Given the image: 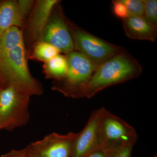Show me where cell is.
Wrapping results in <instances>:
<instances>
[{"instance_id": "cell-1", "label": "cell", "mask_w": 157, "mask_h": 157, "mask_svg": "<svg viewBox=\"0 0 157 157\" xmlns=\"http://www.w3.org/2000/svg\"><path fill=\"white\" fill-rule=\"evenodd\" d=\"M142 68L126 50L97 67L87 81L68 93L66 97L93 98L106 88L138 77Z\"/></svg>"}, {"instance_id": "cell-2", "label": "cell", "mask_w": 157, "mask_h": 157, "mask_svg": "<svg viewBox=\"0 0 157 157\" xmlns=\"http://www.w3.org/2000/svg\"><path fill=\"white\" fill-rule=\"evenodd\" d=\"M24 42L0 53V88L9 86L27 97L40 96L42 85L31 75Z\"/></svg>"}, {"instance_id": "cell-3", "label": "cell", "mask_w": 157, "mask_h": 157, "mask_svg": "<svg viewBox=\"0 0 157 157\" xmlns=\"http://www.w3.org/2000/svg\"><path fill=\"white\" fill-rule=\"evenodd\" d=\"M74 43V48L98 66L125 49L94 36L66 18Z\"/></svg>"}, {"instance_id": "cell-4", "label": "cell", "mask_w": 157, "mask_h": 157, "mask_svg": "<svg viewBox=\"0 0 157 157\" xmlns=\"http://www.w3.org/2000/svg\"><path fill=\"white\" fill-rule=\"evenodd\" d=\"M30 98L11 86L0 89V130L13 131L26 125L30 119Z\"/></svg>"}, {"instance_id": "cell-5", "label": "cell", "mask_w": 157, "mask_h": 157, "mask_svg": "<svg viewBox=\"0 0 157 157\" xmlns=\"http://www.w3.org/2000/svg\"><path fill=\"white\" fill-rule=\"evenodd\" d=\"M66 54L68 63L67 75L59 80H53L52 87V90L61 93L65 97L87 81L98 67L78 51H73Z\"/></svg>"}, {"instance_id": "cell-6", "label": "cell", "mask_w": 157, "mask_h": 157, "mask_svg": "<svg viewBox=\"0 0 157 157\" xmlns=\"http://www.w3.org/2000/svg\"><path fill=\"white\" fill-rule=\"evenodd\" d=\"M78 133L53 132L25 147L28 157H73Z\"/></svg>"}, {"instance_id": "cell-7", "label": "cell", "mask_w": 157, "mask_h": 157, "mask_svg": "<svg viewBox=\"0 0 157 157\" xmlns=\"http://www.w3.org/2000/svg\"><path fill=\"white\" fill-rule=\"evenodd\" d=\"M100 133L103 147L117 146L138 139L133 127L104 107L101 108Z\"/></svg>"}, {"instance_id": "cell-8", "label": "cell", "mask_w": 157, "mask_h": 157, "mask_svg": "<svg viewBox=\"0 0 157 157\" xmlns=\"http://www.w3.org/2000/svg\"><path fill=\"white\" fill-rule=\"evenodd\" d=\"M56 12L49 18L39 41L49 43L60 52L67 54L74 51V43L60 8Z\"/></svg>"}, {"instance_id": "cell-9", "label": "cell", "mask_w": 157, "mask_h": 157, "mask_svg": "<svg viewBox=\"0 0 157 157\" xmlns=\"http://www.w3.org/2000/svg\"><path fill=\"white\" fill-rule=\"evenodd\" d=\"M101 115V108L93 111L85 126L78 132L73 157H85L103 147L100 133Z\"/></svg>"}, {"instance_id": "cell-10", "label": "cell", "mask_w": 157, "mask_h": 157, "mask_svg": "<svg viewBox=\"0 0 157 157\" xmlns=\"http://www.w3.org/2000/svg\"><path fill=\"white\" fill-rule=\"evenodd\" d=\"M58 2L57 0L37 1L26 32L29 46H35L39 42L54 7Z\"/></svg>"}, {"instance_id": "cell-11", "label": "cell", "mask_w": 157, "mask_h": 157, "mask_svg": "<svg viewBox=\"0 0 157 157\" xmlns=\"http://www.w3.org/2000/svg\"><path fill=\"white\" fill-rule=\"evenodd\" d=\"M126 36L132 39L148 40L155 42L157 29L149 23L143 17L130 15L122 19Z\"/></svg>"}, {"instance_id": "cell-12", "label": "cell", "mask_w": 157, "mask_h": 157, "mask_svg": "<svg viewBox=\"0 0 157 157\" xmlns=\"http://www.w3.org/2000/svg\"><path fill=\"white\" fill-rule=\"evenodd\" d=\"M24 20L20 14L17 1H0V36L12 27H23Z\"/></svg>"}, {"instance_id": "cell-13", "label": "cell", "mask_w": 157, "mask_h": 157, "mask_svg": "<svg viewBox=\"0 0 157 157\" xmlns=\"http://www.w3.org/2000/svg\"><path fill=\"white\" fill-rule=\"evenodd\" d=\"M43 68L45 78L53 80L62 79L66 76L67 73V58L59 54L48 61L44 63Z\"/></svg>"}, {"instance_id": "cell-14", "label": "cell", "mask_w": 157, "mask_h": 157, "mask_svg": "<svg viewBox=\"0 0 157 157\" xmlns=\"http://www.w3.org/2000/svg\"><path fill=\"white\" fill-rule=\"evenodd\" d=\"M60 52L59 49L51 44L40 41L35 45L31 58L45 63L59 54Z\"/></svg>"}, {"instance_id": "cell-15", "label": "cell", "mask_w": 157, "mask_h": 157, "mask_svg": "<svg viewBox=\"0 0 157 157\" xmlns=\"http://www.w3.org/2000/svg\"><path fill=\"white\" fill-rule=\"evenodd\" d=\"M144 4V18L157 28V0H143Z\"/></svg>"}, {"instance_id": "cell-16", "label": "cell", "mask_w": 157, "mask_h": 157, "mask_svg": "<svg viewBox=\"0 0 157 157\" xmlns=\"http://www.w3.org/2000/svg\"><path fill=\"white\" fill-rule=\"evenodd\" d=\"M137 140H132L120 144L107 157H132V150Z\"/></svg>"}, {"instance_id": "cell-17", "label": "cell", "mask_w": 157, "mask_h": 157, "mask_svg": "<svg viewBox=\"0 0 157 157\" xmlns=\"http://www.w3.org/2000/svg\"><path fill=\"white\" fill-rule=\"evenodd\" d=\"M126 6L129 14L133 16L143 17L144 4L143 0H121Z\"/></svg>"}, {"instance_id": "cell-18", "label": "cell", "mask_w": 157, "mask_h": 157, "mask_svg": "<svg viewBox=\"0 0 157 157\" xmlns=\"http://www.w3.org/2000/svg\"><path fill=\"white\" fill-rule=\"evenodd\" d=\"M113 11L117 17L122 20L126 18L130 15L126 6L121 0L112 1Z\"/></svg>"}, {"instance_id": "cell-19", "label": "cell", "mask_w": 157, "mask_h": 157, "mask_svg": "<svg viewBox=\"0 0 157 157\" xmlns=\"http://www.w3.org/2000/svg\"><path fill=\"white\" fill-rule=\"evenodd\" d=\"M34 3L33 1L29 0H19L17 1V7L20 14L24 19L28 14Z\"/></svg>"}, {"instance_id": "cell-20", "label": "cell", "mask_w": 157, "mask_h": 157, "mask_svg": "<svg viewBox=\"0 0 157 157\" xmlns=\"http://www.w3.org/2000/svg\"><path fill=\"white\" fill-rule=\"evenodd\" d=\"M117 147H102L85 157H107Z\"/></svg>"}, {"instance_id": "cell-21", "label": "cell", "mask_w": 157, "mask_h": 157, "mask_svg": "<svg viewBox=\"0 0 157 157\" xmlns=\"http://www.w3.org/2000/svg\"><path fill=\"white\" fill-rule=\"evenodd\" d=\"M0 157H28V156L25 149L24 148L20 150H12L1 155Z\"/></svg>"}, {"instance_id": "cell-22", "label": "cell", "mask_w": 157, "mask_h": 157, "mask_svg": "<svg viewBox=\"0 0 157 157\" xmlns=\"http://www.w3.org/2000/svg\"><path fill=\"white\" fill-rule=\"evenodd\" d=\"M152 157H157V154L155 155L154 156H153Z\"/></svg>"}, {"instance_id": "cell-23", "label": "cell", "mask_w": 157, "mask_h": 157, "mask_svg": "<svg viewBox=\"0 0 157 157\" xmlns=\"http://www.w3.org/2000/svg\"><path fill=\"white\" fill-rule=\"evenodd\" d=\"M0 89H1V88H0Z\"/></svg>"}]
</instances>
